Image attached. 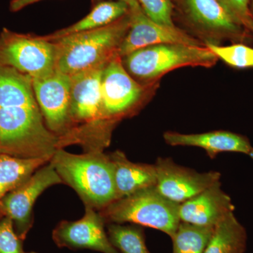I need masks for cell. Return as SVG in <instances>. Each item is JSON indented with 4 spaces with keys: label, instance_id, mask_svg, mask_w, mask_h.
<instances>
[{
    "label": "cell",
    "instance_id": "obj_1",
    "mask_svg": "<svg viewBox=\"0 0 253 253\" xmlns=\"http://www.w3.org/2000/svg\"><path fill=\"white\" fill-rule=\"evenodd\" d=\"M59 136L46 126L32 78L0 63V154L50 161Z\"/></svg>",
    "mask_w": 253,
    "mask_h": 253
},
{
    "label": "cell",
    "instance_id": "obj_2",
    "mask_svg": "<svg viewBox=\"0 0 253 253\" xmlns=\"http://www.w3.org/2000/svg\"><path fill=\"white\" fill-rule=\"evenodd\" d=\"M104 66L71 76V118L73 130L63 148L79 144L87 151H104L111 142L116 124L104 117L101 79Z\"/></svg>",
    "mask_w": 253,
    "mask_h": 253
},
{
    "label": "cell",
    "instance_id": "obj_3",
    "mask_svg": "<svg viewBox=\"0 0 253 253\" xmlns=\"http://www.w3.org/2000/svg\"><path fill=\"white\" fill-rule=\"evenodd\" d=\"M63 184L72 188L84 206L100 211L116 200L113 165L104 151L73 154L59 149L50 159Z\"/></svg>",
    "mask_w": 253,
    "mask_h": 253
},
{
    "label": "cell",
    "instance_id": "obj_4",
    "mask_svg": "<svg viewBox=\"0 0 253 253\" xmlns=\"http://www.w3.org/2000/svg\"><path fill=\"white\" fill-rule=\"evenodd\" d=\"M130 26L129 12L104 27L70 35L56 43V70L71 76L106 66L118 54Z\"/></svg>",
    "mask_w": 253,
    "mask_h": 253
},
{
    "label": "cell",
    "instance_id": "obj_5",
    "mask_svg": "<svg viewBox=\"0 0 253 253\" xmlns=\"http://www.w3.org/2000/svg\"><path fill=\"white\" fill-rule=\"evenodd\" d=\"M219 59L207 46L163 44L136 50L122 58L123 66L139 83H156L166 73L186 66L210 68Z\"/></svg>",
    "mask_w": 253,
    "mask_h": 253
},
{
    "label": "cell",
    "instance_id": "obj_6",
    "mask_svg": "<svg viewBox=\"0 0 253 253\" xmlns=\"http://www.w3.org/2000/svg\"><path fill=\"white\" fill-rule=\"evenodd\" d=\"M179 211V204L163 196L155 186L116 200L99 212L106 224L147 226L172 239L181 222Z\"/></svg>",
    "mask_w": 253,
    "mask_h": 253
},
{
    "label": "cell",
    "instance_id": "obj_7",
    "mask_svg": "<svg viewBox=\"0 0 253 253\" xmlns=\"http://www.w3.org/2000/svg\"><path fill=\"white\" fill-rule=\"evenodd\" d=\"M56 43L44 36L21 34L3 28L0 33V63L32 79L47 77L56 71Z\"/></svg>",
    "mask_w": 253,
    "mask_h": 253
},
{
    "label": "cell",
    "instance_id": "obj_8",
    "mask_svg": "<svg viewBox=\"0 0 253 253\" xmlns=\"http://www.w3.org/2000/svg\"><path fill=\"white\" fill-rule=\"evenodd\" d=\"M155 83H144L131 77L123 66L122 58L116 55L106 65L101 79V96L104 117L117 124L130 116L146 101Z\"/></svg>",
    "mask_w": 253,
    "mask_h": 253
},
{
    "label": "cell",
    "instance_id": "obj_9",
    "mask_svg": "<svg viewBox=\"0 0 253 253\" xmlns=\"http://www.w3.org/2000/svg\"><path fill=\"white\" fill-rule=\"evenodd\" d=\"M35 96L48 129L60 139V149L73 130L71 118V78L56 70L47 77L32 79Z\"/></svg>",
    "mask_w": 253,
    "mask_h": 253
},
{
    "label": "cell",
    "instance_id": "obj_10",
    "mask_svg": "<svg viewBox=\"0 0 253 253\" xmlns=\"http://www.w3.org/2000/svg\"><path fill=\"white\" fill-rule=\"evenodd\" d=\"M61 184H63L62 179L49 162L0 201L4 217L12 220L20 239H26L33 225V207L37 199L48 188Z\"/></svg>",
    "mask_w": 253,
    "mask_h": 253
},
{
    "label": "cell",
    "instance_id": "obj_11",
    "mask_svg": "<svg viewBox=\"0 0 253 253\" xmlns=\"http://www.w3.org/2000/svg\"><path fill=\"white\" fill-rule=\"evenodd\" d=\"M106 224L99 211L84 206V214L81 219L60 221L53 231V241L59 248L121 253L110 241L105 230Z\"/></svg>",
    "mask_w": 253,
    "mask_h": 253
},
{
    "label": "cell",
    "instance_id": "obj_12",
    "mask_svg": "<svg viewBox=\"0 0 253 253\" xmlns=\"http://www.w3.org/2000/svg\"><path fill=\"white\" fill-rule=\"evenodd\" d=\"M155 167L156 189L165 197L181 204L220 181L216 171L200 173L176 164L170 158H158Z\"/></svg>",
    "mask_w": 253,
    "mask_h": 253
},
{
    "label": "cell",
    "instance_id": "obj_13",
    "mask_svg": "<svg viewBox=\"0 0 253 253\" xmlns=\"http://www.w3.org/2000/svg\"><path fill=\"white\" fill-rule=\"evenodd\" d=\"M129 14L130 26L118 51L121 58L136 50L158 44L205 45L176 26L169 27L154 22L146 16L140 6L129 9Z\"/></svg>",
    "mask_w": 253,
    "mask_h": 253
},
{
    "label": "cell",
    "instance_id": "obj_14",
    "mask_svg": "<svg viewBox=\"0 0 253 253\" xmlns=\"http://www.w3.org/2000/svg\"><path fill=\"white\" fill-rule=\"evenodd\" d=\"M191 23L214 38L244 39L249 33L221 0H182Z\"/></svg>",
    "mask_w": 253,
    "mask_h": 253
},
{
    "label": "cell",
    "instance_id": "obj_15",
    "mask_svg": "<svg viewBox=\"0 0 253 253\" xmlns=\"http://www.w3.org/2000/svg\"><path fill=\"white\" fill-rule=\"evenodd\" d=\"M234 210L230 196L223 191L220 181H218L197 196L179 204V214L182 222L215 226Z\"/></svg>",
    "mask_w": 253,
    "mask_h": 253
},
{
    "label": "cell",
    "instance_id": "obj_16",
    "mask_svg": "<svg viewBox=\"0 0 253 253\" xmlns=\"http://www.w3.org/2000/svg\"><path fill=\"white\" fill-rule=\"evenodd\" d=\"M163 138L170 146L201 148L212 159L224 152L249 155L253 149L247 137L229 131H212L201 134H181L168 131L164 133Z\"/></svg>",
    "mask_w": 253,
    "mask_h": 253
},
{
    "label": "cell",
    "instance_id": "obj_17",
    "mask_svg": "<svg viewBox=\"0 0 253 253\" xmlns=\"http://www.w3.org/2000/svg\"><path fill=\"white\" fill-rule=\"evenodd\" d=\"M109 156L113 165L116 200L156 186L157 174L155 165L131 162L119 150L111 153Z\"/></svg>",
    "mask_w": 253,
    "mask_h": 253
},
{
    "label": "cell",
    "instance_id": "obj_18",
    "mask_svg": "<svg viewBox=\"0 0 253 253\" xmlns=\"http://www.w3.org/2000/svg\"><path fill=\"white\" fill-rule=\"evenodd\" d=\"M129 9V6L123 1H100L92 5L90 12L78 22L44 37L48 41H54L70 35L104 27L123 17Z\"/></svg>",
    "mask_w": 253,
    "mask_h": 253
},
{
    "label": "cell",
    "instance_id": "obj_19",
    "mask_svg": "<svg viewBox=\"0 0 253 253\" xmlns=\"http://www.w3.org/2000/svg\"><path fill=\"white\" fill-rule=\"evenodd\" d=\"M246 245V229L231 212L214 226L204 253H244Z\"/></svg>",
    "mask_w": 253,
    "mask_h": 253
},
{
    "label": "cell",
    "instance_id": "obj_20",
    "mask_svg": "<svg viewBox=\"0 0 253 253\" xmlns=\"http://www.w3.org/2000/svg\"><path fill=\"white\" fill-rule=\"evenodd\" d=\"M49 162L42 158H23L0 154V201Z\"/></svg>",
    "mask_w": 253,
    "mask_h": 253
},
{
    "label": "cell",
    "instance_id": "obj_21",
    "mask_svg": "<svg viewBox=\"0 0 253 253\" xmlns=\"http://www.w3.org/2000/svg\"><path fill=\"white\" fill-rule=\"evenodd\" d=\"M214 228L181 221L172 238L173 253H204Z\"/></svg>",
    "mask_w": 253,
    "mask_h": 253
},
{
    "label": "cell",
    "instance_id": "obj_22",
    "mask_svg": "<svg viewBox=\"0 0 253 253\" xmlns=\"http://www.w3.org/2000/svg\"><path fill=\"white\" fill-rule=\"evenodd\" d=\"M107 234L113 246L121 253H151L145 243L140 226L110 223Z\"/></svg>",
    "mask_w": 253,
    "mask_h": 253
},
{
    "label": "cell",
    "instance_id": "obj_23",
    "mask_svg": "<svg viewBox=\"0 0 253 253\" xmlns=\"http://www.w3.org/2000/svg\"><path fill=\"white\" fill-rule=\"evenodd\" d=\"M220 59L232 67L246 68L253 67V48L243 44L220 46L212 42L205 44Z\"/></svg>",
    "mask_w": 253,
    "mask_h": 253
},
{
    "label": "cell",
    "instance_id": "obj_24",
    "mask_svg": "<svg viewBox=\"0 0 253 253\" xmlns=\"http://www.w3.org/2000/svg\"><path fill=\"white\" fill-rule=\"evenodd\" d=\"M147 17L163 26L175 27L171 0H136Z\"/></svg>",
    "mask_w": 253,
    "mask_h": 253
},
{
    "label": "cell",
    "instance_id": "obj_25",
    "mask_svg": "<svg viewBox=\"0 0 253 253\" xmlns=\"http://www.w3.org/2000/svg\"><path fill=\"white\" fill-rule=\"evenodd\" d=\"M22 241L14 230L12 220L3 217L0 220V253H26Z\"/></svg>",
    "mask_w": 253,
    "mask_h": 253
},
{
    "label": "cell",
    "instance_id": "obj_26",
    "mask_svg": "<svg viewBox=\"0 0 253 253\" xmlns=\"http://www.w3.org/2000/svg\"><path fill=\"white\" fill-rule=\"evenodd\" d=\"M249 33L253 34V14L251 0H221Z\"/></svg>",
    "mask_w": 253,
    "mask_h": 253
},
{
    "label": "cell",
    "instance_id": "obj_27",
    "mask_svg": "<svg viewBox=\"0 0 253 253\" xmlns=\"http://www.w3.org/2000/svg\"><path fill=\"white\" fill-rule=\"evenodd\" d=\"M41 1H43V0H11L9 5L10 11L16 12V11L24 9L26 6L36 4V3Z\"/></svg>",
    "mask_w": 253,
    "mask_h": 253
},
{
    "label": "cell",
    "instance_id": "obj_28",
    "mask_svg": "<svg viewBox=\"0 0 253 253\" xmlns=\"http://www.w3.org/2000/svg\"><path fill=\"white\" fill-rule=\"evenodd\" d=\"M103 1H121L123 2L126 3L129 6V9L131 8L137 7L140 6L136 0H91V5L96 4V3L100 2Z\"/></svg>",
    "mask_w": 253,
    "mask_h": 253
},
{
    "label": "cell",
    "instance_id": "obj_29",
    "mask_svg": "<svg viewBox=\"0 0 253 253\" xmlns=\"http://www.w3.org/2000/svg\"><path fill=\"white\" fill-rule=\"evenodd\" d=\"M4 217V212H3L2 208H1V203H0V220Z\"/></svg>",
    "mask_w": 253,
    "mask_h": 253
},
{
    "label": "cell",
    "instance_id": "obj_30",
    "mask_svg": "<svg viewBox=\"0 0 253 253\" xmlns=\"http://www.w3.org/2000/svg\"><path fill=\"white\" fill-rule=\"evenodd\" d=\"M249 156H250V157L252 158V159L253 160V148L252 149H251V151H250V153L249 154Z\"/></svg>",
    "mask_w": 253,
    "mask_h": 253
},
{
    "label": "cell",
    "instance_id": "obj_31",
    "mask_svg": "<svg viewBox=\"0 0 253 253\" xmlns=\"http://www.w3.org/2000/svg\"><path fill=\"white\" fill-rule=\"evenodd\" d=\"M252 13H253V11H252Z\"/></svg>",
    "mask_w": 253,
    "mask_h": 253
},
{
    "label": "cell",
    "instance_id": "obj_32",
    "mask_svg": "<svg viewBox=\"0 0 253 253\" xmlns=\"http://www.w3.org/2000/svg\"><path fill=\"white\" fill-rule=\"evenodd\" d=\"M37 253L36 252H31V253Z\"/></svg>",
    "mask_w": 253,
    "mask_h": 253
}]
</instances>
